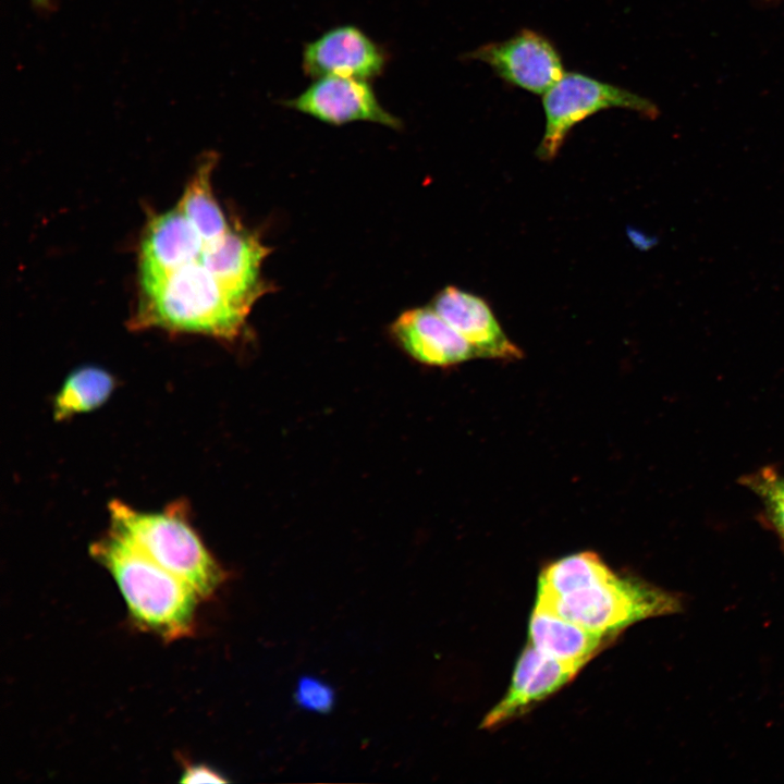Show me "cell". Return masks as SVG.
Wrapping results in <instances>:
<instances>
[{"mask_svg": "<svg viewBox=\"0 0 784 784\" xmlns=\"http://www.w3.org/2000/svg\"><path fill=\"white\" fill-rule=\"evenodd\" d=\"M217 157L213 155H208L201 160L177 203L201 237L204 247L220 240L231 228L211 187Z\"/></svg>", "mask_w": 784, "mask_h": 784, "instance_id": "15", "label": "cell"}, {"mask_svg": "<svg viewBox=\"0 0 784 784\" xmlns=\"http://www.w3.org/2000/svg\"><path fill=\"white\" fill-rule=\"evenodd\" d=\"M111 529L158 565L207 598L225 574L192 528L182 510L144 512L122 501L109 504Z\"/></svg>", "mask_w": 784, "mask_h": 784, "instance_id": "3", "label": "cell"}, {"mask_svg": "<svg viewBox=\"0 0 784 784\" xmlns=\"http://www.w3.org/2000/svg\"><path fill=\"white\" fill-rule=\"evenodd\" d=\"M140 295L133 328L157 327L228 340L241 332L253 306L230 293L199 258L140 290Z\"/></svg>", "mask_w": 784, "mask_h": 784, "instance_id": "1", "label": "cell"}, {"mask_svg": "<svg viewBox=\"0 0 784 784\" xmlns=\"http://www.w3.org/2000/svg\"><path fill=\"white\" fill-rule=\"evenodd\" d=\"M536 604L583 627L613 636L634 623L681 609L674 595L611 568L568 593L537 596Z\"/></svg>", "mask_w": 784, "mask_h": 784, "instance_id": "4", "label": "cell"}, {"mask_svg": "<svg viewBox=\"0 0 784 784\" xmlns=\"http://www.w3.org/2000/svg\"><path fill=\"white\" fill-rule=\"evenodd\" d=\"M743 481L761 499L769 522L784 540V477L764 468Z\"/></svg>", "mask_w": 784, "mask_h": 784, "instance_id": "17", "label": "cell"}, {"mask_svg": "<svg viewBox=\"0 0 784 784\" xmlns=\"http://www.w3.org/2000/svg\"><path fill=\"white\" fill-rule=\"evenodd\" d=\"M34 5L39 9H47L50 7V0H32Z\"/></svg>", "mask_w": 784, "mask_h": 784, "instance_id": "20", "label": "cell"}, {"mask_svg": "<svg viewBox=\"0 0 784 784\" xmlns=\"http://www.w3.org/2000/svg\"><path fill=\"white\" fill-rule=\"evenodd\" d=\"M431 306L468 342L476 357L500 360L523 357L522 350L506 335L482 297L450 285L436 295Z\"/></svg>", "mask_w": 784, "mask_h": 784, "instance_id": "9", "label": "cell"}, {"mask_svg": "<svg viewBox=\"0 0 784 784\" xmlns=\"http://www.w3.org/2000/svg\"><path fill=\"white\" fill-rule=\"evenodd\" d=\"M269 253L257 235L231 226L204 247L199 261L230 293L253 305L268 290L260 268Z\"/></svg>", "mask_w": 784, "mask_h": 784, "instance_id": "11", "label": "cell"}, {"mask_svg": "<svg viewBox=\"0 0 784 784\" xmlns=\"http://www.w3.org/2000/svg\"><path fill=\"white\" fill-rule=\"evenodd\" d=\"M284 105L332 125L368 121L396 130L402 126L401 120L381 106L368 81L353 77H319Z\"/></svg>", "mask_w": 784, "mask_h": 784, "instance_id": "7", "label": "cell"}, {"mask_svg": "<svg viewBox=\"0 0 784 784\" xmlns=\"http://www.w3.org/2000/svg\"><path fill=\"white\" fill-rule=\"evenodd\" d=\"M392 333L409 356L428 366H453L476 357L468 342L432 306L401 314Z\"/></svg>", "mask_w": 784, "mask_h": 784, "instance_id": "13", "label": "cell"}, {"mask_svg": "<svg viewBox=\"0 0 784 784\" xmlns=\"http://www.w3.org/2000/svg\"><path fill=\"white\" fill-rule=\"evenodd\" d=\"M204 242L180 207L148 222L139 249L140 290L159 282L180 267L197 260Z\"/></svg>", "mask_w": 784, "mask_h": 784, "instance_id": "10", "label": "cell"}, {"mask_svg": "<svg viewBox=\"0 0 784 784\" xmlns=\"http://www.w3.org/2000/svg\"><path fill=\"white\" fill-rule=\"evenodd\" d=\"M581 669L527 647L517 661L513 679L504 698L486 715L482 728L497 727L513 720L532 706L568 684Z\"/></svg>", "mask_w": 784, "mask_h": 784, "instance_id": "12", "label": "cell"}, {"mask_svg": "<svg viewBox=\"0 0 784 784\" xmlns=\"http://www.w3.org/2000/svg\"><path fill=\"white\" fill-rule=\"evenodd\" d=\"M542 107L546 124L537 156L546 161L556 157L575 125L602 110L627 109L651 119L659 113L647 98L579 72L564 73L543 94Z\"/></svg>", "mask_w": 784, "mask_h": 784, "instance_id": "5", "label": "cell"}, {"mask_svg": "<svg viewBox=\"0 0 784 784\" xmlns=\"http://www.w3.org/2000/svg\"><path fill=\"white\" fill-rule=\"evenodd\" d=\"M90 552L114 577L126 604L142 625L166 638L191 632L199 596L128 540L110 528Z\"/></svg>", "mask_w": 784, "mask_h": 784, "instance_id": "2", "label": "cell"}, {"mask_svg": "<svg viewBox=\"0 0 784 784\" xmlns=\"http://www.w3.org/2000/svg\"><path fill=\"white\" fill-rule=\"evenodd\" d=\"M114 388L115 379L107 370L96 366L76 368L53 397V418L64 420L94 411L105 404Z\"/></svg>", "mask_w": 784, "mask_h": 784, "instance_id": "16", "label": "cell"}, {"mask_svg": "<svg viewBox=\"0 0 784 784\" xmlns=\"http://www.w3.org/2000/svg\"><path fill=\"white\" fill-rule=\"evenodd\" d=\"M226 780L211 769L198 765L187 769L183 774V783H224Z\"/></svg>", "mask_w": 784, "mask_h": 784, "instance_id": "19", "label": "cell"}, {"mask_svg": "<svg viewBox=\"0 0 784 784\" xmlns=\"http://www.w3.org/2000/svg\"><path fill=\"white\" fill-rule=\"evenodd\" d=\"M294 700L304 710L329 713L335 703V693L324 681L315 676L303 675L297 679Z\"/></svg>", "mask_w": 784, "mask_h": 784, "instance_id": "18", "label": "cell"}, {"mask_svg": "<svg viewBox=\"0 0 784 784\" xmlns=\"http://www.w3.org/2000/svg\"><path fill=\"white\" fill-rule=\"evenodd\" d=\"M614 637L583 627L537 604L530 617V645L549 657L580 669Z\"/></svg>", "mask_w": 784, "mask_h": 784, "instance_id": "14", "label": "cell"}, {"mask_svg": "<svg viewBox=\"0 0 784 784\" xmlns=\"http://www.w3.org/2000/svg\"><path fill=\"white\" fill-rule=\"evenodd\" d=\"M465 58L486 63L506 84L536 95H543L565 73L554 44L529 28L505 40L481 45Z\"/></svg>", "mask_w": 784, "mask_h": 784, "instance_id": "6", "label": "cell"}, {"mask_svg": "<svg viewBox=\"0 0 784 784\" xmlns=\"http://www.w3.org/2000/svg\"><path fill=\"white\" fill-rule=\"evenodd\" d=\"M387 63L382 48L354 25L333 27L308 42L303 51L304 72L311 77L344 76L368 81Z\"/></svg>", "mask_w": 784, "mask_h": 784, "instance_id": "8", "label": "cell"}]
</instances>
